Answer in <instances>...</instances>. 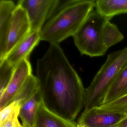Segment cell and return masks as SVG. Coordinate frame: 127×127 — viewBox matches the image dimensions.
Wrapping results in <instances>:
<instances>
[{"label":"cell","mask_w":127,"mask_h":127,"mask_svg":"<svg viewBox=\"0 0 127 127\" xmlns=\"http://www.w3.org/2000/svg\"><path fill=\"white\" fill-rule=\"evenodd\" d=\"M93 0H61L40 31L41 40L59 44L79 29L95 7Z\"/></svg>","instance_id":"2"},{"label":"cell","mask_w":127,"mask_h":127,"mask_svg":"<svg viewBox=\"0 0 127 127\" xmlns=\"http://www.w3.org/2000/svg\"><path fill=\"white\" fill-rule=\"evenodd\" d=\"M20 108V103L14 101L0 110V126L9 120L18 118Z\"/></svg>","instance_id":"18"},{"label":"cell","mask_w":127,"mask_h":127,"mask_svg":"<svg viewBox=\"0 0 127 127\" xmlns=\"http://www.w3.org/2000/svg\"><path fill=\"white\" fill-rule=\"evenodd\" d=\"M40 40V31L31 32L14 47L4 59L16 67L21 61L29 59L30 55Z\"/></svg>","instance_id":"9"},{"label":"cell","mask_w":127,"mask_h":127,"mask_svg":"<svg viewBox=\"0 0 127 127\" xmlns=\"http://www.w3.org/2000/svg\"><path fill=\"white\" fill-rule=\"evenodd\" d=\"M36 71L45 106L73 122L84 105L85 89L59 44H50L38 60Z\"/></svg>","instance_id":"1"},{"label":"cell","mask_w":127,"mask_h":127,"mask_svg":"<svg viewBox=\"0 0 127 127\" xmlns=\"http://www.w3.org/2000/svg\"><path fill=\"white\" fill-rule=\"evenodd\" d=\"M76 127H88L86 126L81 124V123H78L76 124Z\"/></svg>","instance_id":"22"},{"label":"cell","mask_w":127,"mask_h":127,"mask_svg":"<svg viewBox=\"0 0 127 127\" xmlns=\"http://www.w3.org/2000/svg\"><path fill=\"white\" fill-rule=\"evenodd\" d=\"M102 37L104 44L107 49L122 41L124 37L117 26L111 23L110 20L104 25Z\"/></svg>","instance_id":"16"},{"label":"cell","mask_w":127,"mask_h":127,"mask_svg":"<svg viewBox=\"0 0 127 127\" xmlns=\"http://www.w3.org/2000/svg\"><path fill=\"white\" fill-rule=\"evenodd\" d=\"M40 89V85L37 77L32 74L28 77L12 102H18L21 107Z\"/></svg>","instance_id":"15"},{"label":"cell","mask_w":127,"mask_h":127,"mask_svg":"<svg viewBox=\"0 0 127 127\" xmlns=\"http://www.w3.org/2000/svg\"><path fill=\"white\" fill-rule=\"evenodd\" d=\"M127 65V46L110 53L106 61L85 89L84 110L98 107L120 73Z\"/></svg>","instance_id":"3"},{"label":"cell","mask_w":127,"mask_h":127,"mask_svg":"<svg viewBox=\"0 0 127 127\" xmlns=\"http://www.w3.org/2000/svg\"><path fill=\"white\" fill-rule=\"evenodd\" d=\"M119 127H127V117L121 122Z\"/></svg>","instance_id":"21"},{"label":"cell","mask_w":127,"mask_h":127,"mask_svg":"<svg viewBox=\"0 0 127 127\" xmlns=\"http://www.w3.org/2000/svg\"><path fill=\"white\" fill-rule=\"evenodd\" d=\"M35 127H76V124L50 111L42 100L38 111Z\"/></svg>","instance_id":"11"},{"label":"cell","mask_w":127,"mask_h":127,"mask_svg":"<svg viewBox=\"0 0 127 127\" xmlns=\"http://www.w3.org/2000/svg\"><path fill=\"white\" fill-rule=\"evenodd\" d=\"M15 67L5 59L0 60V95L5 91L10 82Z\"/></svg>","instance_id":"17"},{"label":"cell","mask_w":127,"mask_h":127,"mask_svg":"<svg viewBox=\"0 0 127 127\" xmlns=\"http://www.w3.org/2000/svg\"><path fill=\"white\" fill-rule=\"evenodd\" d=\"M61 1V0H20L17 4L26 11L32 32L41 31L58 8Z\"/></svg>","instance_id":"5"},{"label":"cell","mask_w":127,"mask_h":127,"mask_svg":"<svg viewBox=\"0 0 127 127\" xmlns=\"http://www.w3.org/2000/svg\"><path fill=\"white\" fill-rule=\"evenodd\" d=\"M127 114L94 108L84 110L78 123L88 127H118Z\"/></svg>","instance_id":"7"},{"label":"cell","mask_w":127,"mask_h":127,"mask_svg":"<svg viewBox=\"0 0 127 127\" xmlns=\"http://www.w3.org/2000/svg\"><path fill=\"white\" fill-rule=\"evenodd\" d=\"M127 95V65L120 72L107 93L103 104Z\"/></svg>","instance_id":"14"},{"label":"cell","mask_w":127,"mask_h":127,"mask_svg":"<svg viewBox=\"0 0 127 127\" xmlns=\"http://www.w3.org/2000/svg\"><path fill=\"white\" fill-rule=\"evenodd\" d=\"M98 107L105 110L127 115V95L113 101L101 105Z\"/></svg>","instance_id":"19"},{"label":"cell","mask_w":127,"mask_h":127,"mask_svg":"<svg viewBox=\"0 0 127 127\" xmlns=\"http://www.w3.org/2000/svg\"><path fill=\"white\" fill-rule=\"evenodd\" d=\"M21 127H23V126L22 125V126H21Z\"/></svg>","instance_id":"23"},{"label":"cell","mask_w":127,"mask_h":127,"mask_svg":"<svg viewBox=\"0 0 127 127\" xmlns=\"http://www.w3.org/2000/svg\"><path fill=\"white\" fill-rule=\"evenodd\" d=\"M17 5L12 0L0 1V60L4 57L7 32Z\"/></svg>","instance_id":"10"},{"label":"cell","mask_w":127,"mask_h":127,"mask_svg":"<svg viewBox=\"0 0 127 127\" xmlns=\"http://www.w3.org/2000/svg\"><path fill=\"white\" fill-rule=\"evenodd\" d=\"M40 89L21 105L19 116L24 127H35L38 108L42 102Z\"/></svg>","instance_id":"12"},{"label":"cell","mask_w":127,"mask_h":127,"mask_svg":"<svg viewBox=\"0 0 127 127\" xmlns=\"http://www.w3.org/2000/svg\"><path fill=\"white\" fill-rule=\"evenodd\" d=\"M31 32V24L27 13L24 8L17 4L8 29L4 57L2 59Z\"/></svg>","instance_id":"6"},{"label":"cell","mask_w":127,"mask_h":127,"mask_svg":"<svg viewBox=\"0 0 127 127\" xmlns=\"http://www.w3.org/2000/svg\"></svg>","instance_id":"24"},{"label":"cell","mask_w":127,"mask_h":127,"mask_svg":"<svg viewBox=\"0 0 127 127\" xmlns=\"http://www.w3.org/2000/svg\"><path fill=\"white\" fill-rule=\"evenodd\" d=\"M111 19L96 11H92L73 36L75 45L82 55L90 57L104 55L108 49L104 44L103 27Z\"/></svg>","instance_id":"4"},{"label":"cell","mask_w":127,"mask_h":127,"mask_svg":"<svg viewBox=\"0 0 127 127\" xmlns=\"http://www.w3.org/2000/svg\"><path fill=\"white\" fill-rule=\"evenodd\" d=\"M32 74V65L29 59L23 60L17 65L10 82L0 95V110L12 102L28 77Z\"/></svg>","instance_id":"8"},{"label":"cell","mask_w":127,"mask_h":127,"mask_svg":"<svg viewBox=\"0 0 127 127\" xmlns=\"http://www.w3.org/2000/svg\"><path fill=\"white\" fill-rule=\"evenodd\" d=\"M22 126L18 118L9 120L0 127H21Z\"/></svg>","instance_id":"20"},{"label":"cell","mask_w":127,"mask_h":127,"mask_svg":"<svg viewBox=\"0 0 127 127\" xmlns=\"http://www.w3.org/2000/svg\"><path fill=\"white\" fill-rule=\"evenodd\" d=\"M96 11L111 19L120 14L127 13V0H98L95 1Z\"/></svg>","instance_id":"13"}]
</instances>
